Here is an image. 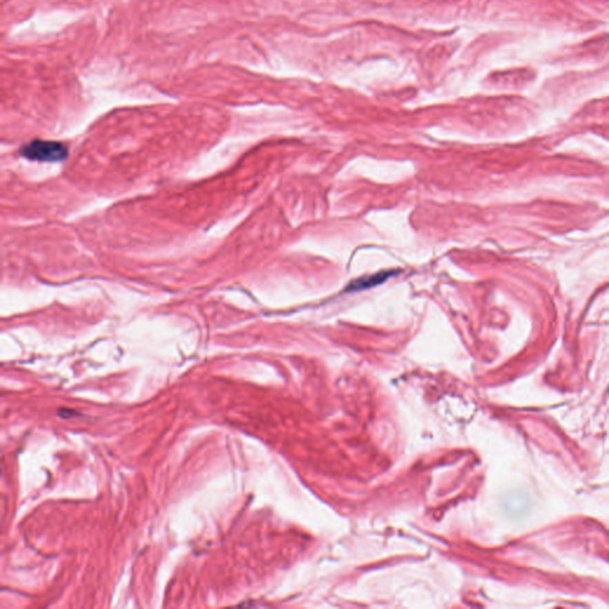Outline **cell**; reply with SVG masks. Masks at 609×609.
I'll return each mask as SVG.
<instances>
[{"instance_id": "3", "label": "cell", "mask_w": 609, "mask_h": 609, "mask_svg": "<svg viewBox=\"0 0 609 609\" xmlns=\"http://www.w3.org/2000/svg\"><path fill=\"white\" fill-rule=\"evenodd\" d=\"M59 415L61 417H63V418H68L70 415H74L75 413H74L73 410H70V408H62V410L59 412Z\"/></svg>"}, {"instance_id": "1", "label": "cell", "mask_w": 609, "mask_h": 609, "mask_svg": "<svg viewBox=\"0 0 609 609\" xmlns=\"http://www.w3.org/2000/svg\"><path fill=\"white\" fill-rule=\"evenodd\" d=\"M22 155L32 161L57 162L68 156V148L60 142L34 141L23 148Z\"/></svg>"}, {"instance_id": "2", "label": "cell", "mask_w": 609, "mask_h": 609, "mask_svg": "<svg viewBox=\"0 0 609 609\" xmlns=\"http://www.w3.org/2000/svg\"><path fill=\"white\" fill-rule=\"evenodd\" d=\"M394 272H382L374 274V275H368V277H361L355 281L351 282L350 286L346 288L349 292H356V290H366L374 286L380 285L382 282H385L387 279L393 277Z\"/></svg>"}]
</instances>
